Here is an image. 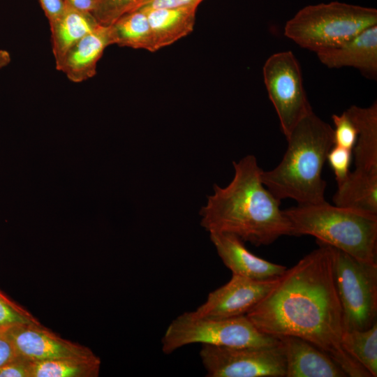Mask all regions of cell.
<instances>
[{
    "instance_id": "6da1fadb",
    "label": "cell",
    "mask_w": 377,
    "mask_h": 377,
    "mask_svg": "<svg viewBox=\"0 0 377 377\" xmlns=\"http://www.w3.org/2000/svg\"><path fill=\"white\" fill-rule=\"evenodd\" d=\"M306 255L286 269L275 286L246 316L260 332L304 339L327 353L347 376L371 377L343 348L346 330L329 245Z\"/></svg>"
},
{
    "instance_id": "7a4b0ae2",
    "label": "cell",
    "mask_w": 377,
    "mask_h": 377,
    "mask_svg": "<svg viewBox=\"0 0 377 377\" xmlns=\"http://www.w3.org/2000/svg\"><path fill=\"white\" fill-rule=\"evenodd\" d=\"M232 165L231 182L225 187L214 184V193L201 207V226L209 233L232 234L256 246L293 235L281 200L262 182L263 170L256 156L247 155Z\"/></svg>"
},
{
    "instance_id": "3957f363",
    "label": "cell",
    "mask_w": 377,
    "mask_h": 377,
    "mask_svg": "<svg viewBox=\"0 0 377 377\" xmlns=\"http://www.w3.org/2000/svg\"><path fill=\"white\" fill-rule=\"evenodd\" d=\"M287 149L272 170L262 171L266 188L279 200L297 205L323 202L326 182L322 171L334 145L333 128L313 111L303 118L286 138Z\"/></svg>"
},
{
    "instance_id": "277c9868",
    "label": "cell",
    "mask_w": 377,
    "mask_h": 377,
    "mask_svg": "<svg viewBox=\"0 0 377 377\" xmlns=\"http://www.w3.org/2000/svg\"><path fill=\"white\" fill-rule=\"evenodd\" d=\"M293 235H311L318 242L360 260L377 263V215L352 208L319 203L283 210Z\"/></svg>"
},
{
    "instance_id": "5b68a950",
    "label": "cell",
    "mask_w": 377,
    "mask_h": 377,
    "mask_svg": "<svg viewBox=\"0 0 377 377\" xmlns=\"http://www.w3.org/2000/svg\"><path fill=\"white\" fill-rule=\"evenodd\" d=\"M377 25V10L339 1L309 5L286 22L284 35L316 53Z\"/></svg>"
},
{
    "instance_id": "8992f818",
    "label": "cell",
    "mask_w": 377,
    "mask_h": 377,
    "mask_svg": "<svg viewBox=\"0 0 377 377\" xmlns=\"http://www.w3.org/2000/svg\"><path fill=\"white\" fill-rule=\"evenodd\" d=\"M276 337L258 330L246 315L230 318H211L185 312L172 320L162 339V350L170 354L192 343L241 347L270 346Z\"/></svg>"
},
{
    "instance_id": "52a82bcc",
    "label": "cell",
    "mask_w": 377,
    "mask_h": 377,
    "mask_svg": "<svg viewBox=\"0 0 377 377\" xmlns=\"http://www.w3.org/2000/svg\"><path fill=\"white\" fill-rule=\"evenodd\" d=\"M330 247L334 280L345 329L366 330L376 322L377 263L360 260Z\"/></svg>"
},
{
    "instance_id": "ba28073f",
    "label": "cell",
    "mask_w": 377,
    "mask_h": 377,
    "mask_svg": "<svg viewBox=\"0 0 377 377\" xmlns=\"http://www.w3.org/2000/svg\"><path fill=\"white\" fill-rule=\"evenodd\" d=\"M263 75L269 98L287 138L296 125L313 112L300 64L291 51L274 53L265 61Z\"/></svg>"
},
{
    "instance_id": "9c48e42d",
    "label": "cell",
    "mask_w": 377,
    "mask_h": 377,
    "mask_svg": "<svg viewBox=\"0 0 377 377\" xmlns=\"http://www.w3.org/2000/svg\"><path fill=\"white\" fill-rule=\"evenodd\" d=\"M199 354L207 377H286L281 341L260 346L202 345Z\"/></svg>"
},
{
    "instance_id": "30bf717a",
    "label": "cell",
    "mask_w": 377,
    "mask_h": 377,
    "mask_svg": "<svg viewBox=\"0 0 377 377\" xmlns=\"http://www.w3.org/2000/svg\"><path fill=\"white\" fill-rule=\"evenodd\" d=\"M279 277L256 280L232 274L228 283L210 292L205 302L192 312L200 317L221 319L246 315L272 290Z\"/></svg>"
},
{
    "instance_id": "8fae6325",
    "label": "cell",
    "mask_w": 377,
    "mask_h": 377,
    "mask_svg": "<svg viewBox=\"0 0 377 377\" xmlns=\"http://www.w3.org/2000/svg\"><path fill=\"white\" fill-rule=\"evenodd\" d=\"M7 333L18 357L29 362L96 357L88 348L61 338L40 323L14 325L7 329Z\"/></svg>"
},
{
    "instance_id": "7c38bea8",
    "label": "cell",
    "mask_w": 377,
    "mask_h": 377,
    "mask_svg": "<svg viewBox=\"0 0 377 377\" xmlns=\"http://www.w3.org/2000/svg\"><path fill=\"white\" fill-rule=\"evenodd\" d=\"M330 68L352 67L369 79L377 77V25L362 31L348 40L316 52Z\"/></svg>"
},
{
    "instance_id": "4fadbf2b",
    "label": "cell",
    "mask_w": 377,
    "mask_h": 377,
    "mask_svg": "<svg viewBox=\"0 0 377 377\" xmlns=\"http://www.w3.org/2000/svg\"><path fill=\"white\" fill-rule=\"evenodd\" d=\"M209 237L223 263L233 274L267 280L280 276L287 269L253 254L234 235L214 232H209Z\"/></svg>"
},
{
    "instance_id": "5bb4252c",
    "label": "cell",
    "mask_w": 377,
    "mask_h": 377,
    "mask_svg": "<svg viewBox=\"0 0 377 377\" xmlns=\"http://www.w3.org/2000/svg\"><path fill=\"white\" fill-rule=\"evenodd\" d=\"M113 45L110 26L98 25L73 45L55 64L73 82H81L96 73L98 61L105 48Z\"/></svg>"
},
{
    "instance_id": "9a60e30c",
    "label": "cell",
    "mask_w": 377,
    "mask_h": 377,
    "mask_svg": "<svg viewBox=\"0 0 377 377\" xmlns=\"http://www.w3.org/2000/svg\"><path fill=\"white\" fill-rule=\"evenodd\" d=\"M281 341L286 377H346L339 365L311 343L294 336L278 337Z\"/></svg>"
},
{
    "instance_id": "2e32d148",
    "label": "cell",
    "mask_w": 377,
    "mask_h": 377,
    "mask_svg": "<svg viewBox=\"0 0 377 377\" xmlns=\"http://www.w3.org/2000/svg\"><path fill=\"white\" fill-rule=\"evenodd\" d=\"M199 5L175 8L142 9L148 18L154 52L169 46L191 33Z\"/></svg>"
},
{
    "instance_id": "e0dca14e",
    "label": "cell",
    "mask_w": 377,
    "mask_h": 377,
    "mask_svg": "<svg viewBox=\"0 0 377 377\" xmlns=\"http://www.w3.org/2000/svg\"><path fill=\"white\" fill-rule=\"evenodd\" d=\"M354 123L357 138L353 149L355 170L377 173V103L345 110Z\"/></svg>"
},
{
    "instance_id": "ac0fdd59",
    "label": "cell",
    "mask_w": 377,
    "mask_h": 377,
    "mask_svg": "<svg viewBox=\"0 0 377 377\" xmlns=\"http://www.w3.org/2000/svg\"><path fill=\"white\" fill-rule=\"evenodd\" d=\"M98 25L92 15L66 6L62 14L50 23L55 64L73 45Z\"/></svg>"
},
{
    "instance_id": "d6986e66",
    "label": "cell",
    "mask_w": 377,
    "mask_h": 377,
    "mask_svg": "<svg viewBox=\"0 0 377 377\" xmlns=\"http://www.w3.org/2000/svg\"><path fill=\"white\" fill-rule=\"evenodd\" d=\"M335 205L377 215V173L354 170L333 197Z\"/></svg>"
},
{
    "instance_id": "ffe728a7",
    "label": "cell",
    "mask_w": 377,
    "mask_h": 377,
    "mask_svg": "<svg viewBox=\"0 0 377 377\" xmlns=\"http://www.w3.org/2000/svg\"><path fill=\"white\" fill-rule=\"evenodd\" d=\"M110 27L113 44L154 52L151 27L142 9L126 13Z\"/></svg>"
},
{
    "instance_id": "44dd1931",
    "label": "cell",
    "mask_w": 377,
    "mask_h": 377,
    "mask_svg": "<svg viewBox=\"0 0 377 377\" xmlns=\"http://www.w3.org/2000/svg\"><path fill=\"white\" fill-rule=\"evenodd\" d=\"M343 349L370 374L377 376V323L363 330H345Z\"/></svg>"
},
{
    "instance_id": "7402d4cb",
    "label": "cell",
    "mask_w": 377,
    "mask_h": 377,
    "mask_svg": "<svg viewBox=\"0 0 377 377\" xmlns=\"http://www.w3.org/2000/svg\"><path fill=\"white\" fill-rule=\"evenodd\" d=\"M100 360L61 358L29 362L30 377H86L98 375Z\"/></svg>"
},
{
    "instance_id": "603a6c76",
    "label": "cell",
    "mask_w": 377,
    "mask_h": 377,
    "mask_svg": "<svg viewBox=\"0 0 377 377\" xmlns=\"http://www.w3.org/2000/svg\"><path fill=\"white\" fill-rule=\"evenodd\" d=\"M145 0H96L92 15L103 26H110L127 13L138 9Z\"/></svg>"
},
{
    "instance_id": "cb8c5ba5",
    "label": "cell",
    "mask_w": 377,
    "mask_h": 377,
    "mask_svg": "<svg viewBox=\"0 0 377 377\" xmlns=\"http://www.w3.org/2000/svg\"><path fill=\"white\" fill-rule=\"evenodd\" d=\"M332 119L334 126V145L353 150L357 138L354 123L345 111L341 114H333Z\"/></svg>"
},
{
    "instance_id": "d4e9b609",
    "label": "cell",
    "mask_w": 377,
    "mask_h": 377,
    "mask_svg": "<svg viewBox=\"0 0 377 377\" xmlns=\"http://www.w3.org/2000/svg\"><path fill=\"white\" fill-rule=\"evenodd\" d=\"M29 323H38L28 312L10 301L0 291V325L10 327Z\"/></svg>"
},
{
    "instance_id": "484cf974",
    "label": "cell",
    "mask_w": 377,
    "mask_h": 377,
    "mask_svg": "<svg viewBox=\"0 0 377 377\" xmlns=\"http://www.w3.org/2000/svg\"><path fill=\"white\" fill-rule=\"evenodd\" d=\"M353 150L333 145L327 156V161L331 167L337 186L343 183L348 178L350 171Z\"/></svg>"
},
{
    "instance_id": "4316f807",
    "label": "cell",
    "mask_w": 377,
    "mask_h": 377,
    "mask_svg": "<svg viewBox=\"0 0 377 377\" xmlns=\"http://www.w3.org/2000/svg\"><path fill=\"white\" fill-rule=\"evenodd\" d=\"M8 328L0 332V368L20 358L7 333Z\"/></svg>"
},
{
    "instance_id": "83f0119b",
    "label": "cell",
    "mask_w": 377,
    "mask_h": 377,
    "mask_svg": "<svg viewBox=\"0 0 377 377\" xmlns=\"http://www.w3.org/2000/svg\"><path fill=\"white\" fill-rule=\"evenodd\" d=\"M0 377H30L29 362L17 359L0 368Z\"/></svg>"
},
{
    "instance_id": "f1b7e54d",
    "label": "cell",
    "mask_w": 377,
    "mask_h": 377,
    "mask_svg": "<svg viewBox=\"0 0 377 377\" xmlns=\"http://www.w3.org/2000/svg\"><path fill=\"white\" fill-rule=\"evenodd\" d=\"M203 0H145L139 8H175L199 5Z\"/></svg>"
},
{
    "instance_id": "f546056e",
    "label": "cell",
    "mask_w": 377,
    "mask_h": 377,
    "mask_svg": "<svg viewBox=\"0 0 377 377\" xmlns=\"http://www.w3.org/2000/svg\"><path fill=\"white\" fill-rule=\"evenodd\" d=\"M48 19L49 23L57 19L64 12L66 4L64 0H38Z\"/></svg>"
},
{
    "instance_id": "4dcf8cb0",
    "label": "cell",
    "mask_w": 377,
    "mask_h": 377,
    "mask_svg": "<svg viewBox=\"0 0 377 377\" xmlns=\"http://www.w3.org/2000/svg\"><path fill=\"white\" fill-rule=\"evenodd\" d=\"M65 4L77 11L92 15L96 8V0H64Z\"/></svg>"
},
{
    "instance_id": "1f68e13d",
    "label": "cell",
    "mask_w": 377,
    "mask_h": 377,
    "mask_svg": "<svg viewBox=\"0 0 377 377\" xmlns=\"http://www.w3.org/2000/svg\"><path fill=\"white\" fill-rule=\"evenodd\" d=\"M10 53L4 50H0V68L7 66L10 61Z\"/></svg>"
},
{
    "instance_id": "d6a6232c",
    "label": "cell",
    "mask_w": 377,
    "mask_h": 377,
    "mask_svg": "<svg viewBox=\"0 0 377 377\" xmlns=\"http://www.w3.org/2000/svg\"><path fill=\"white\" fill-rule=\"evenodd\" d=\"M6 328H8V327H3V326H1V325H0V332L2 331V330H5V329H6Z\"/></svg>"
}]
</instances>
